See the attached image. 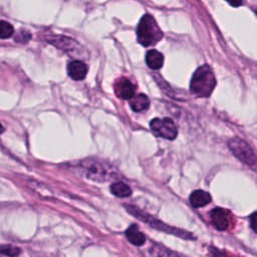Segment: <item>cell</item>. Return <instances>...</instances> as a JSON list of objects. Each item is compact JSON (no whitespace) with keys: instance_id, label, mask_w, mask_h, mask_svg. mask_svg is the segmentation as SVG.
<instances>
[{"instance_id":"obj_8","label":"cell","mask_w":257,"mask_h":257,"mask_svg":"<svg viewBox=\"0 0 257 257\" xmlns=\"http://www.w3.org/2000/svg\"><path fill=\"white\" fill-rule=\"evenodd\" d=\"M115 94L122 99H131L136 93L135 84L127 78H120L114 85Z\"/></svg>"},{"instance_id":"obj_2","label":"cell","mask_w":257,"mask_h":257,"mask_svg":"<svg viewBox=\"0 0 257 257\" xmlns=\"http://www.w3.org/2000/svg\"><path fill=\"white\" fill-rule=\"evenodd\" d=\"M138 41L143 46H150L157 43L163 37V32L158 26L155 18L150 14H145L137 27Z\"/></svg>"},{"instance_id":"obj_9","label":"cell","mask_w":257,"mask_h":257,"mask_svg":"<svg viewBox=\"0 0 257 257\" xmlns=\"http://www.w3.org/2000/svg\"><path fill=\"white\" fill-rule=\"evenodd\" d=\"M144 257H185L179 253L173 252L162 245L159 244H153L147 249H144L143 251Z\"/></svg>"},{"instance_id":"obj_5","label":"cell","mask_w":257,"mask_h":257,"mask_svg":"<svg viewBox=\"0 0 257 257\" xmlns=\"http://www.w3.org/2000/svg\"><path fill=\"white\" fill-rule=\"evenodd\" d=\"M150 126L153 134L158 138H163L166 140H175L178 135V128L176 123L169 117H156L151 120Z\"/></svg>"},{"instance_id":"obj_10","label":"cell","mask_w":257,"mask_h":257,"mask_svg":"<svg viewBox=\"0 0 257 257\" xmlns=\"http://www.w3.org/2000/svg\"><path fill=\"white\" fill-rule=\"evenodd\" d=\"M67 73L73 80H82L87 73V67L81 60H72L67 65Z\"/></svg>"},{"instance_id":"obj_19","label":"cell","mask_w":257,"mask_h":257,"mask_svg":"<svg viewBox=\"0 0 257 257\" xmlns=\"http://www.w3.org/2000/svg\"><path fill=\"white\" fill-rule=\"evenodd\" d=\"M255 223H256V214L253 213L250 217V224H251V228L252 230L255 232L256 231V226H255Z\"/></svg>"},{"instance_id":"obj_4","label":"cell","mask_w":257,"mask_h":257,"mask_svg":"<svg viewBox=\"0 0 257 257\" xmlns=\"http://www.w3.org/2000/svg\"><path fill=\"white\" fill-rule=\"evenodd\" d=\"M228 147L230 151L233 153V155L242 163L250 167L255 166V163H256L255 154L245 141L239 138H233L228 142Z\"/></svg>"},{"instance_id":"obj_20","label":"cell","mask_w":257,"mask_h":257,"mask_svg":"<svg viewBox=\"0 0 257 257\" xmlns=\"http://www.w3.org/2000/svg\"><path fill=\"white\" fill-rule=\"evenodd\" d=\"M229 4L232 6H239L242 4V2H229Z\"/></svg>"},{"instance_id":"obj_11","label":"cell","mask_w":257,"mask_h":257,"mask_svg":"<svg viewBox=\"0 0 257 257\" xmlns=\"http://www.w3.org/2000/svg\"><path fill=\"white\" fill-rule=\"evenodd\" d=\"M212 198L211 195L204 191V190H196L194 191L189 198L190 204L192 205V207L194 208H201V207H205L206 205H208L211 202Z\"/></svg>"},{"instance_id":"obj_7","label":"cell","mask_w":257,"mask_h":257,"mask_svg":"<svg viewBox=\"0 0 257 257\" xmlns=\"http://www.w3.org/2000/svg\"><path fill=\"white\" fill-rule=\"evenodd\" d=\"M211 222L213 226L219 230L224 231L226 230L230 225V216L229 212L222 208H214L211 211Z\"/></svg>"},{"instance_id":"obj_3","label":"cell","mask_w":257,"mask_h":257,"mask_svg":"<svg viewBox=\"0 0 257 257\" xmlns=\"http://www.w3.org/2000/svg\"><path fill=\"white\" fill-rule=\"evenodd\" d=\"M124 207L126 208L127 212H130L132 215H134L135 217H137L141 221L149 224L151 227H153V228H155L157 230H160V231H163V232H166V233H170V234L176 235V236L184 238V239H195V237L190 232H186V231H183L181 229H178V228H175V227H171V226L161 222L160 220H157L156 218L152 217L151 215L141 211L139 208H137L135 206H131V205L127 206V205H125Z\"/></svg>"},{"instance_id":"obj_6","label":"cell","mask_w":257,"mask_h":257,"mask_svg":"<svg viewBox=\"0 0 257 257\" xmlns=\"http://www.w3.org/2000/svg\"><path fill=\"white\" fill-rule=\"evenodd\" d=\"M84 172L87 178L94 181H105L106 170L104 166L96 161H86L84 163Z\"/></svg>"},{"instance_id":"obj_17","label":"cell","mask_w":257,"mask_h":257,"mask_svg":"<svg viewBox=\"0 0 257 257\" xmlns=\"http://www.w3.org/2000/svg\"><path fill=\"white\" fill-rule=\"evenodd\" d=\"M20 248L13 246V245H0V254L8 256V257H16L20 254Z\"/></svg>"},{"instance_id":"obj_16","label":"cell","mask_w":257,"mask_h":257,"mask_svg":"<svg viewBox=\"0 0 257 257\" xmlns=\"http://www.w3.org/2000/svg\"><path fill=\"white\" fill-rule=\"evenodd\" d=\"M14 33L13 26L4 20H0V39L10 38Z\"/></svg>"},{"instance_id":"obj_21","label":"cell","mask_w":257,"mask_h":257,"mask_svg":"<svg viewBox=\"0 0 257 257\" xmlns=\"http://www.w3.org/2000/svg\"><path fill=\"white\" fill-rule=\"evenodd\" d=\"M4 132V128H3V126H2V124L0 123V134H2Z\"/></svg>"},{"instance_id":"obj_13","label":"cell","mask_w":257,"mask_h":257,"mask_svg":"<svg viewBox=\"0 0 257 257\" xmlns=\"http://www.w3.org/2000/svg\"><path fill=\"white\" fill-rule=\"evenodd\" d=\"M146 62L152 69H160L164 63V56L156 49H151L146 54Z\"/></svg>"},{"instance_id":"obj_15","label":"cell","mask_w":257,"mask_h":257,"mask_svg":"<svg viewBox=\"0 0 257 257\" xmlns=\"http://www.w3.org/2000/svg\"><path fill=\"white\" fill-rule=\"evenodd\" d=\"M110 192L118 198H126L132 195V189L123 182H115L110 186Z\"/></svg>"},{"instance_id":"obj_18","label":"cell","mask_w":257,"mask_h":257,"mask_svg":"<svg viewBox=\"0 0 257 257\" xmlns=\"http://www.w3.org/2000/svg\"><path fill=\"white\" fill-rule=\"evenodd\" d=\"M30 37H31V34L29 33V31L24 30V29H21V30H19V31L15 34L14 40H15L16 42H18V43H26V42L29 41Z\"/></svg>"},{"instance_id":"obj_12","label":"cell","mask_w":257,"mask_h":257,"mask_svg":"<svg viewBox=\"0 0 257 257\" xmlns=\"http://www.w3.org/2000/svg\"><path fill=\"white\" fill-rule=\"evenodd\" d=\"M126 239L135 246H143L146 242V236L140 231L139 227L135 224L131 225L125 231Z\"/></svg>"},{"instance_id":"obj_1","label":"cell","mask_w":257,"mask_h":257,"mask_svg":"<svg viewBox=\"0 0 257 257\" xmlns=\"http://www.w3.org/2000/svg\"><path fill=\"white\" fill-rule=\"evenodd\" d=\"M215 86L216 78L212 68L206 64L198 67L191 78L190 91L198 97H208Z\"/></svg>"},{"instance_id":"obj_14","label":"cell","mask_w":257,"mask_h":257,"mask_svg":"<svg viewBox=\"0 0 257 257\" xmlns=\"http://www.w3.org/2000/svg\"><path fill=\"white\" fill-rule=\"evenodd\" d=\"M130 104L131 107L134 111L140 112V111H144L146 109L149 108L150 106V100L148 98V96L146 94L140 93L138 95H134L131 99H130Z\"/></svg>"}]
</instances>
